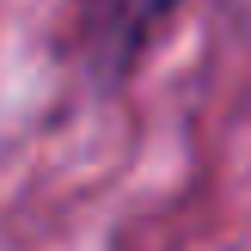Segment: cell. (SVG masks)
Instances as JSON below:
<instances>
[{"mask_svg":"<svg viewBox=\"0 0 251 251\" xmlns=\"http://www.w3.org/2000/svg\"><path fill=\"white\" fill-rule=\"evenodd\" d=\"M178 6L184 0H80L74 6V49H80V68L92 74L98 92H117L129 80Z\"/></svg>","mask_w":251,"mask_h":251,"instance_id":"6da1fadb","label":"cell"},{"mask_svg":"<svg viewBox=\"0 0 251 251\" xmlns=\"http://www.w3.org/2000/svg\"><path fill=\"white\" fill-rule=\"evenodd\" d=\"M245 6H251V0H245Z\"/></svg>","mask_w":251,"mask_h":251,"instance_id":"7a4b0ae2","label":"cell"}]
</instances>
